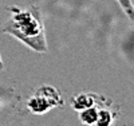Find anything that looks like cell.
<instances>
[{
	"mask_svg": "<svg viewBox=\"0 0 134 126\" xmlns=\"http://www.w3.org/2000/svg\"><path fill=\"white\" fill-rule=\"evenodd\" d=\"M3 68V62H2V58H0V70Z\"/></svg>",
	"mask_w": 134,
	"mask_h": 126,
	"instance_id": "5b68a950",
	"label": "cell"
},
{
	"mask_svg": "<svg viewBox=\"0 0 134 126\" xmlns=\"http://www.w3.org/2000/svg\"><path fill=\"white\" fill-rule=\"evenodd\" d=\"M119 3V6L122 7V9L125 11V14L127 15V18H130L131 20H134V7L131 0H117Z\"/></svg>",
	"mask_w": 134,
	"mask_h": 126,
	"instance_id": "7a4b0ae2",
	"label": "cell"
},
{
	"mask_svg": "<svg viewBox=\"0 0 134 126\" xmlns=\"http://www.w3.org/2000/svg\"><path fill=\"white\" fill-rule=\"evenodd\" d=\"M97 116L98 114L94 109H88L82 114V121L86 122V123H94L97 121Z\"/></svg>",
	"mask_w": 134,
	"mask_h": 126,
	"instance_id": "3957f363",
	"label": "cell"
},
{
	"mask_svg": "<svg viewBox=\"0 0 134 126\" xmlns=\"http://www.w3.org/2000/svg\"><path fill=\"white\" fill-rule=\"evenodd\" d=\"M11 12L12 16L5 24L4 32L16 36L35 51H46L47 43L39 9L35 7L11 8Z\"/></svg>",
	"mask_w": 134,
	"mask_h": 126,
	"instance_id": "6da1fadb",
	"label": "cell"
},
{
	"mask_svg": "<svg viewBox=\"0 0 134 126\" xmlns=\"http://www.w3.org/2000/svg\"><path fill=\"white\" fill-rule=\"evenodd\" d=\"M97 122L99 126H109L110 123V114L107 111H102L97 116Z\"/></svg>",
	"mask_w": 134,
	"mask_h": 126,
	"instance_id": "277c9868",
	"label": "cell"
}]
</instances>
